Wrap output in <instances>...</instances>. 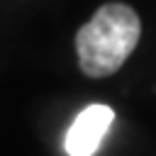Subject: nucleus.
I'll return each mask as SVG.
<instances>
[{"label": "nucleus", "instance_id": "1", "mask_svg": "<svg viewBox=\"0 0 156 156\" xmlns=\"http://www.w3.org/2000/svg\"><path fill=\"white\" fill-rule=\"evenodd\" d=\"M141 34L139 15L124 2H107L76 34L80 71L90 78L112 76L134 51Z\"/></svg>", "mask_w": 156, "mask_h": 156}, {"label": "nucleus", "instance_id": "2", "mask_svg": "<svg viewBox=\"0 0 156 156\" xmlns=\"http://www.w3.org/2000/svg\"><path fill=\"white\" fill-rule=\"evenodd\" d=\"M112 119H115V112L100 102L80 110L66 132V139H63L66 154L68 156H93L98 151L102 136L107 134Z\"/></svg>", "mask_w": 156, "mask_h": 156}]
</instances>
